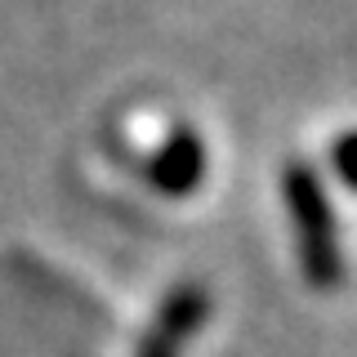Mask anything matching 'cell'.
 <instances>
[{"label": "cell", "instance_id": "1", "mask_svg": "<svg viewBox=\"0 0 357 357\" xmlns=\"http://www.w3.org/2000/svg\"><path fill=\"white\" fill-rule=\"evenodd\" d=\"M282 192L290 206V219H295V241H299V264H304V277L317 290L340 286V237H335V215H331V197L321 188V178L312 174V165L290 161L282 174Z\"/></svg>", "mask_w": 357, "mask_h": 357}, {"label": "cell", "instance_id": "2", "mask_svg": "<svg viewBox=\"0 0 357 357\" xmlns=\"http://www.w3.org/2000/svg\"><path fill=\"white\" fill-rule=\"evenodd\" d=\"M206 178V148H201V134L178 126L170 139L161 143V152L148 165V183L165 197H188L201 188Z\"/></svg>", "mask_w": 357, "mask_h": 357}, {"label": "cell", "instance_id": "3", "mask_svg": "<svg viewBox=\"0 0 357 357\" xmlns=\"http://www.w3.org/2000/svg\"><path fill=\"white\" fill-rule=\"evenodd\" d=\"M206 308H210V299L201 286H178L165 299V308L156 317V326L148 331V340L139 344V357H178L183 344L197 335V326L206 321Z\"/></svg>", "mask_w": 357, "mask_h": 357}, {"label": "cell", "instance_id": "4", "mask_svg": "<svg viewBox=\"0 0 357 357\" xmlns=\"http://www.w3.org/2000/svg\"><path fill=\"white\" fill-rule=\"evenodd\" d=\"M331 161H335V170H340V178L357 192V134H344V139L335 143Z\"/></svg>", "mask_w": 357, "mask_h": 357}]
</instances>
